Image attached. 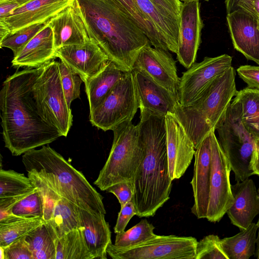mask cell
<instances>
[{
  "instance_id": "obj_8",
  "label": "cell",
  "mask_w": 259,
  "mask_h": 259,
  "mask_svg": "<svg viewBox=\"0 0 259 259\" xmlns=\"http://www.w3.org/2000/svg\"><path fill=\"white\" fill-rule=\"evenodd\" d=\"M33 94L42 118L66 137L73 115L62 86L58 61L53 60L42 67L34 84Z\"/></svg>"
},
{
  "instance_id": "obj_27",
  "label": "cell",
  "mask_w": 259,
  "mask_h": 259,
  "mask_svg": "<svg viewBox=\"0 0 259 259\" xmlns=\"http://www.w3.org/2000/svg\"><path fill=\"white\" fill-rule=\"evenodd\" d=\"M77 207L62 197L57 201L51 219L45 223L54 240L79 228L80 221Z\"/></svg>"
},
{
  "instance_id": "obj_16",
  "label": "cell",
  "mask_w": 259,
  "mask_h": 259,
  "mask_svg": "<svg viewBox=\"0 0 259 259\" xmlns=\"http://www.w3.org/2000/svg\"><path fill=\"white\" fill-rule=\"evenodd\" d=\"M211 131L195 149L194 171L190 184L194 204L192 212L198 219H206L209 200L211 162ZM215 132V131H214Z\"/></svg>"
},
{
  "instance_id": "obj_42",
  "label": "cell",
  "mask_w": 259,
  "mask_h": 259,
  "mask_svg": "<svg viewBox=\"0 0 259 259\" xmlns=\"http://www.w3.org/2000/svg\"><path fill=\"white\" fill-rule=\"evenodd\" d=\"M134 184L132 181H125L116 183L106 190L111 193L117 198L120 206L132 200L134 195Z\"/></svg>"
},
{
  "instance_id": "obj_30",
  "label": "cell",
  "mask_w": 259,
  "mask_h": 259,
  "mask_svg": "<svg viewBox=\"0 0 259 259\" xmlns=\"http://www.w3.org/2000/svg\"><path fill=\"white\" fill-rule=\"evenodd\" d=\"M108 1L142 29L153 47L169 51L167 44L164 37L140 11L134 0Z\"/></svg>"
},
{
  "instance_id": "obj_14",
  "label": "cell",
  "mask_w": 259,
  "mask_h": 259,
  "mask_svg": "<svg viewBox=\"0 0 259 259\" xmlns=\"http://www.w3.org/2000/svg\"><path fill=\"white\" fill-rule=\"evenodd\" d=\"M203 27L199 1L182 3L176 54L180 63L187 69L195 62Z\"/></svg>"
},
{
  "instance_id": "obj_12",
  "label": "cell",
  "mask_w": 259,
  "mask_h": 259,
  "mask_svg": "<svg viewBox=\"0 0 259 259\" xmlns=\"http://www.w3.org/2000/svg\"><path fill=\"white\" fill-rule=\"evenodd\" d=\"M232 61L231 56L223 54L205 57L201 62L194 63L180 78L179 104L184 106L192 104L211 81L232 66Z\"/></svg>"
},
{
  "instance_id": "obj_37",
  "label": "cell",
  "mask_w": 259,
  "mask_h": 259,
  "mask_svg": "<svg viewBox=\"0 0 259 259\" xmlns=\"http://www.w3.org/2000/svg\"><path fill=\"white\" fill-rule=\"evenodd\" d=\"M10 213L24 219H42L43 201L37 189L36 188L15 204Z\"/></svg>"
},
{
  "instance_id": "obj_15",
  "label": "cell",
  "mask_w": 259,
  "mask_h": 259,
  "mask_svg": "<svg viewBox=\"0 0 259 259\" xmlns=\"http://www.w3.org/2000/svg\"><path fill=\"white\" fill-rule=\"evenodd\" d=\"M165 119L169 172L173 181L185 173L194 156L195 149L174 113H168Z\"/></svg>"
},
{
  "instance_id": "obj_1",
  "label": "cell",
  "mask_w": 259,
  "mask_h": 259,
  "mask_svg": "<svg viewBox=\"0 0 259 259\" xmlns=\"http://www.w3.org/2000/svg\"><path fill=\"white\" fill-rule=\"evenodd\" d=\"M42 67L16 71L2 85V135L5 147L13 156L48 145L62 136L42 118L33 96V87Z\"/></svg>"
},
{
  "instance_id": "obj_52",
  "label": "cell",
  "mask_w": 259,
  "mask_h": 259,
  "mask_svg": "<svg viewBox=\"0 0 259 259\" xmlns=\"http://www.w3.org/2000/svg\"><path fill=\"white\" fill-rule=\"evenodd\" d=\"M182 3L183 2H194V1H199L200 0H180ZM206 1H208V0H204Z\"/></svg>"
},
{
  "instance_id": "obj_25",
  "label": "cell",
  "mask_w": 259,
  "mask_h": 259,
  "mask_svg": "<svg viewBox=\"0 0 259 259\" xmlns=\"http://www.w3.org/2000/svg\"><path fill=\"white\" fill-rule=\"evenodd\" d=\"M143 14L165 39L169 51L177 53L179 20L153 0H134Z\"/></svg>"
},
{
  "instance_id": "obj_39",
  "label": "cell",
  "mask_w": 259,
  "mask_h": 259,
  "mask_svg": "<svg viewBox=\"0 0 259 259\" xmlns=\"http://www.w3.org/2000/svg\"><path fill=\"white\" fill-rule=\"evenodd\" d=\"M27 176L42 197L44 204L42 219L45 223H47L51 219L55 206L61 197L37 174L27 172Z\"/></svg>"
},
{
  "instance_id": "obj_13",
  "label": "cell",
  "mask_w": 259,
  "mask_h": 259,
  "mask_svg": "<svg viewBox=\"0 0 259 259\" xmlns=\"http://www.w3.org/2000/svg\"><path fill=\"white\" fill-rule=\"evenodd\" d=\"M151 46L149 43L142 48L132 70L144 73L178 99L180 78L178 75L176 62L169 51Z\"/></svg>"
},
{
  "instance_id": "obj_18",
  "label": "cell",
  "mask_w": 259,
  "mask_h": 259,
  "mask_svg": "<svg viewBox=\"0 0 259 259\" xmlns=\"http://www.w3.org/2000/svg\"><path fill=\"white\" fill-rule=\"evenodd\" d=\"M56 57L79 75L83 82L98 73L109 60L91 39L83 44L66 46L57 49Z\"/></svg>"
},
{
  "instance_id": "obj_40",
  "label": "cell",
  "mask_w": 259,
  "mask_h": 259,
  "mask_svg": "<svg viewBox=\"0 0 259 259\" xmlns=\"http://www.w3.org/2000/svg\"><path fill=\"white\" fill-rule=\"evenodd\" d=\"M195 259H228L224 252L221 239L216 235H209L198 241Z\"/></svg>"
},
{
  "instance_id": "obj_38",
  "label": "cell",
  "mask_w": 259,
  "mask_h": 259,
  "mask_svg": "<svg viewBox=\"0 0 259 259\" xmlns=\"http://www.w3.org/2000/svg\"><path fill=\"white\" fill-rule=\"evenodd\" d=\"M62 86L67 103L69 107L74 100L79 98L81 77L63 61H58Z\"/></svg>"
},
{
  "instance_id": "obj_50",
  "label": "cell",
  "mask_w": 259,
  "mask_h": 259,
  "mask_svg": "<svg viewBox=\"0 0 259 259\" xmlns=\"http://www.w3.org/2000/svg\"><path fill=\"white\" fill-rule=\"evenodd\" d=\"M241 0H225V3L227 14L231 13L238 8V3Z\"/></svg>"
},
{
  "instance_id": "obj_36",
  "label": "cell",
  "mask_w": 259,
  "mask_h": 259,
  "mask_svg": "<svg viewBox=\"0 0 259 259\" xmlns=\"http://www.w3.org/2000/svg\"><path fill=\"white\" fill-rule=\"evenodd\" d=\"M49 22V21L31 25L11 33L0 41V47L10 49L15 56Z\"/></svg>"
},
{
  "instance_id": "obj_41",
  "label": "cell",
  "mask_w": 259,
  "mask_h": 259,
  "mask_svg": "<svg viewBox=\"0 0 259 259\" xmlns=\"http://www.w3.org/2000/svg\"><path fill=\"white\" fill-rule=\"evenodd\" d=\"M1 259H33L25 236L6 247H0Z\"/></svg>"
},
{
  "instance_id": "obj_48",
  "label": "cell",
  "mask_w": 259,
  "mask_h": 259,
  "mask_svg": "<svg viewBox=\"0 0 259 259\" xmlns=\"http://www.w3.org/2000/svg\"><path fill=\"white\" fill-rule=\"evenodd\" d=\"M21 6L16 1H8L0 3V18H4L9 15L13 10Z\"/></svg>"
},
{
  "instance_id": "obj_35",
  "label": "cell",
  "mask_w": 259,
  "mask_h": 259,
  "mask_svg": "<svg viewBox=\"0 0 259 259\" xmlns=\"http://www.w3.org/2000/svg\"><path fill=\"white\" fill-rule=\"evenodd\" d=\"M44 223L42 219H23L8 224H0V247L8 246Z\"/></svg>"
},
{
  "instance_id": "obj_32",
  "label": "cell",
  "mask_w": 259,
  "mask_h": 259,
  "mask_svg": "<svg viewBox=\"0 0 259 259\" xmlns=\"http://www.w3.org/2000/svg\"><path fill=\"white\" fill-rule=\"evenodd\" d=\"M33 259H55L54 240L45 223L25 236Z\"/></svg>"
},
{
  "instance_id": "obj_54",
  "label": "cell",
  "mask_w": 259,
  "mask_h": 259,
  "mask_svg": "<svg viewBox=\"0 0 259 259\" xmlns=\"http://www.w3.org/2000/svg\"><path fill=\"white\" fill-rule=\"evenodd\" d=\"M257 191H258V194H259V188H258V189H257Z\"/></svg>"
},
{
  "instance_id": "obj_28",
  "label": "cell",
  "mask_w": 259,
  "mask_h": 259,
  "mask_svg": "<svg viewBox=\"0 0 259 259\" xmlns=\"http://www.w3.org/2000/svg\"><path fill=\"white\" fill-rule=\"evenodd\" d=\"M257 229V224L252 223L234 236L221 239L223 250L228 259H248L254 255Z\"/></svg>"
},
{
  "instance_id": "obj_26",
  "label": "cell",
  "mask_w": 259,
  "mask_h": 259,
  "mask_svg": "<svg viewBox=\"0 0 259 259\" xmlns=\"http://www.w3.org/2000/svg\"><path fill=\"white\" fill-rule=\"evenodd\" d=\"M124 73L116 64L109 60L98 73L84 82L90 112L101 103Z\"/></svg>"
},
{
  "instance_id": "obj_21",
  "label": "cell",
  "mask_w": 259,
  "mask_h": 259,
  "mask_svg": "<svg viewBox=\"0 0 259 259\" xmlns=\"http://www.w3.org/2000/svg\"><path fill=\"white\" fill-rule=\"evenodd\" d=\"M74 0H33L13 10L0 18L10 34L28 26L50 21Z\"/></svg>"
},
{
  "instance_id": "obj_46",
  "label": "cell",
  "mask_w": 259,
  "mask_h": 259,
  "mask_svg": "<svg viewBox=\"0 0 259 259\" xmlns=\"http://www.w3.org/2000/svg\"><path fill=\"white\" fill-rule=\"evenodd\" d=\"M159 7L179 20L182 2L180 0H153Z\"/></svg>"
},
{
  "instance_id": "obj_51",
  "label": "cell",
  "mask_w": 259,
  "mask_h": 259,
  "mask_svg": "<svg viewBox=\"0 0 259 259\" xmlns=\"http://www.w3.org/2000/svg\"><path fill=\"white\" fill-rule=\"evenodd\" d=\"M258 227V234L256 238V250L255 252V255L257 257L259 254V219L258 220L257 223H256Z\"/></svg>"
},
{
  "instance_id": "obj_7",
  "label": "cell",
  "mask_w": 259,
  "mask_h": 259,
  "mask_svg": "<svg viewBox=\"0 0 259 259\" xmlns=\"http://www.w3.org/2000/svg\"><path fill=\"white\" fill-rule=\"evenodd\" d=\"M215 131L236 182L254 175L252 161L255 139L243 125L238 104L234 99L216 126Z\"/></svg>"
},
{
  "instance_id": "obj_29",
  "label": "cell",
  "mask_w": 259,
  "mask_h": 259,
  "mask_svg": "<svg viewBox=\"0 0 259 259\" xmlns=\"http://www.w3.org/2000/svg\"><path fill=\"white\" fill-rule=\"evenodd\" d=\"M234 99L243 125L255 140L259 138V90L245 88L238 91Z\"/></svg>"
},
{
  "instance_id": "obj_44",
  "label": "cell",
  "mask_w": 259,
  "mask_h": 259,
  "mask_svg": "<svg viewBox=\"0 0 259 259\" xmlns=\"http://www.w3.org/2000/svg\"><path fill=\"white\" fill-rule=\"evenodd\" d=\"M137 214V211L132 200L127 202L121 207L114 228L115 233L116 234L124 231L130 220Z\"/></svg>"
},
{
  "instance_id": "obj_10",
  "label": "cell",
  "mask_w": 259,
  "mask_h": 259,
  "mask_svg": "<svg viewBox=\"0 0 259 259\" xmlns=\"http://www.w3.org/2000/svg\"><path fill=\"white\" fill-rule=\"evenodd\" d=\"M197 242L193 237L157 235L129 248L118 247L111 242L107 252L113 259H195Z\"/></svg>"
},
{
  "instance_id": "obj_9",
  "label": "cell",
  "mask_w": 259,
  "mask_h": 259,
  "mask_svg": "<svg viewBox=\"0 0 259 259\" xmlns=\"http://www.w3.org/2000/svg\"><path fill=\"white\" fill-rule=\"evenodd\" d=\"M139 108L133 71L123 76L109 92L101 103L90 112L92 124L104 131L132 121Z\"/></svg>"
},
{
  "instance_id": "obj_11",
  "label": "cell",
  "mask_w": 259,
  "mask_h": 259,
  "mask_svg": "<svg viewBox=\"0 0 259 259\" xmlns=\"http://www.w3.org/2000/svg\"><path fill=\"white\" fill-rule=\"evenodd\" d=\"M231 170L214 131L211 138V175L206 219L219 222L234 202L230 181Z\"/></svg>"
},
{
  "instance_id": "obj_34",
  "label": "cell",
  "mask_w": 259,
  "mask_h": 259,
  "mask_svg": "<svg viewBox=\"0 0 259 259\" xmlns=\"http://www.w3.org/2000/svg\"><path fill=\"white\" fill-rule=\"evenodd\" d=\"M154 229L147 219H142L127 231L116 233L114 244L121 248L141 244L157 235L154 233Z\"/></svg>"
},
{
  "instance_id": "obj_43",
  "label": "cell",
  "mask_w": 259,
  "mask_h": 259,
  "mask_svg": "<svg viewBox=\"0 0 259 259\" xmlns=\"http://www.w3.org/2000/svg\"><path fill=\"white\" fill-rule=\"evenodd\" d=\"M239 76L247 84V87L259 90V65H244L237 69Z\"/></svg>"
},
{
  "instance_id": "obj_49",
  "label": "cell",
  "mask_w": 259,
  "mask_h": 259,
  "mask_svg": "<svg viewBox=\"0 0 259 259\" xmlns=\"http://www.w3.org/2000/svg\"><path fill=\"white\" fill-rule=\"evenodd\" d=\"M252 168L254 175L259 176V138L255 140V148L252 161Z\"/></svg>"
},
{
  "instance_id": "obj_24",
  "label": "cell",
  "mask_w": 259,
  "mask_h": 259,
  "mask_svg": "<svg viewBox=\"0 0 259 259\" xmlns=\"http://www.w3.org/2000/svg\"><path fill=\"white\" fill-rule=\"evenodd\" d=\"M80 230L92 258L106 259L107 249L112 242L109 225L104 214H94L77 207Z\"/></svg>"
},
{
  "instance_id": "obj_31",
  "label": "cell",
  "mask_w": 259,
  "mask_h": 259,
  "mask_svg": "<svg viewBox=\"0 0 259 259\" xmlns=\"http://www.w3.org/2000/svg\"><path fill=\"white\" fill-rule=\"evenodd\" d=\"M55 259H93L79 229L54 240Z\"/></svg>"
},
{
  "instance_id": "obj_33",
  "label": "cell",
  "mask_w": 259,
  "mask_h": 259,
  "mask_svg": "<svg viewBox=\"0 0 259 259\" xmlns=\"http://www.w3.org/2000/svg\"><path fill=\"white\" fill-rule=\"evenodd\" d=\"M31 179L14 170H0V198L17 196L33 191Z\"/></svg>"
},
{
  "instance_id": "obj_19",
  "label": "cell",
  "mask_w": 259,
  "mask_h": 259,
  "mask_svg": "<svg viewBox=\"0 0 259 259\" xmlns=\"http://www.w3.org/2000/svg\"><path fill=\"white\" fill-rule=\"evenodd\" d=\"M226 18L234 48L259 65V20L240 8Z\"/></svg>"
},
{
  "instance_id": "obj_3",
  "label": "cell",
  "mask_w": 259,
  "mask_h": 259,
  "mask_svg": "<svg viewBox=\"0 0 259 259\" xmlns=\"http://www.w3.org/2000/svg\"><path fill=\"white\" fill-rule=\"evenodd\" d=\"M90 39L124 72L132 71L141 50L150 43L142 29L108 0H78Z\"/></svg>"
},
{
  "instance_id": "obj_53",
  "label": "cell",
  "mask_w": 259,
  "mask_h": 259,
  "mask_svg": "<svg viewBox=\"0 0 259 259\" xmlns=\"http://www.w3.org/2000/svg\"><path fill=\"white\" fill-rule=\"evenodd\" d=\"M256 257H257V258L259 259V254Z\"/></svg>"
},
{
  "instance_id": "obj_47",
  "label": "cell",
  "mask_w": 259,
  "mask_h": 259,
  "mask_svg": "<svg viewBox=\"0 0 259 259\" xmlns=\"http://www.w3.org/2000/svg\"><path fill=\"white\" fill-rule=\"evenodd\" d=\"M238 8L248 12L259 20V0H241Z\"/></svg>"
},
{
  "instance_id": "obj_23",
  "label": "cell",
  "mask_w": 259,
  "mask_h": 259,
  "mask_svg": "<svg viewBox=\"0 0 259 259\" xmlns=\"http://www.w3.org/2000/svg\"><path fill=\"white\" fill-rule=\"evenodd\" d=\"M56 58L54 34L49 23L33 37L11 62L12 66L37 68Z\"/></svg>"
},
{
  "instance_id": "obj_45",
  "label": "cell",
  "mask_w": 259,
  "mask_h": 259,
  "mask_svg": "<svg viewBox=\"0 0 259 259\" xmlns=\"http://www.w3.org/2000/svg\"><path fill=\"white\" fill-rule=\"evenodd\" d=\"M30 193L0 198V220L12 214L10 213V210L14 205Z\"/></svg>"
},
{
  "instance_id": "obj_5",
  "label": "cell",
  "mask_w": 259,
  "mask_h": 259,
  "mask_svg": "<svg viewBox=\"0 0 259 259\" xmlns=\"http://www.w3.org/2000/svg\"><path fill=\"white\" fill-rule=\"evenodd\" d=\"M236 71L231 66L215 78L192 104H178L175 114L183 126L196 149L203 139L215 131L238 92L235 82Z\"/></svg>"
},
{
  "instance_id": "obj_20",
  "label": "cell",
  "mask_w": 259,
  "mask_h": 259,
  "mask_svg": "<svg viewBox=\"0 0 259 259\" xmlns=\"http://www.w3.org/2000/svg\"><path fill=\"white\" fill-rule=\"evenodd\" d=\"M140 112L165 117L175 113L178 98L166 88L139 70H132Z\"/></svg>"
},
{
  "instance_id": "obj_6",
  "label": "cell",
  "mask_w": 259,
  "mask_h": 259,
  "mask_svg": "<svg viewBox=\"0 0 259 259\" xmlns=\"http://www.w3.org/2000/svg\"><path fill=\"white\" fill-rule=\"evenodd\" d=\"M113 140L108 157L94 184L106 191L116 183L132 181L143 155L138 125L123 123L113 131Z\"/></svg>"
},
{
  "instance_id": "obj_2",
  "label": "cell",
  "mask_w": 259,
  "mask_h": 259,
  "mask_svg": "<svg viewBox=\"0 0 259 259\" xmlns=\"http://www.w3.org/2000/svg\"><path fill=\"white\" fill-rule=\"evenodd\" d=\"M137 124L143 155L135 172L132 201L140 218L153 217L169 199L170 177L165 117L140 112Z\"/></svg>"
},
{
  "instance_id": "obj_4",
  "label": "cell",
  "mask_w": 259,
  "mask_h": 259,
  "mask_svg": "<svg viewBox=\"0 0 259 259\" xmlns=\"http://www.w3.org/2000/svg\"><path fill=\"white\" fill-rule=\"evenodd\" d=\"M22 161L27 172L40 177L61 197L94 214H106L103 196L81 171L48 145L26 152Z\"/></svg>"
},
{
  "instance_id": "obj_22",
  "label": "cell",
  "mask_w": 259,
  "mask_h": 259,
  "mask_svg": "<svg viewBox=\"0 0 259 259\" xmlns=\"http://www.w3.org/2000/svg\"><path fill=\"white\" fill-rule=\"evenodd\" d=\"M234 202L227 211L231 223L240 230L247 228L259 214V194L252 179L231 185Z\"/></svg>"
},
{
  "instance_id": "obj_17",
  "label": "cell",
  "mask_w": 259,
  "mask_h": 259,
  "mask_svg": "<svg viewBox=\"0 0 259 259\" xmlns=\"http://www.w3.org/2000/svg\"><path fill=\"white\" fill-rule=\"evenodd\" d=\"M56 50L62 47L83 44L91 40L88 28L78 0H74L49 21Z\"/></svg>"
}]
</instances>
